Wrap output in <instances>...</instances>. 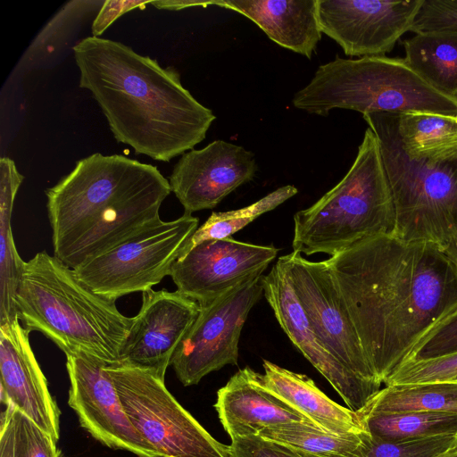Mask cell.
<instances>
[{
	"label": "cell",
	"mask_w": 457,
	"mask_h": 457,
	"mask_svg": "<svg viewBox=\"0 0 457 457\" xmlns=\"http://www.w3.org/2000/svg\"><path fill=\"white\" fill-rule=\"evenodd\" d=\"M326 262L368 362L384 384L420 337L457 303V270L432 243L378 235Z\"/></svg>",
	"instance_id": "obj_1"
},
{
	"label": "cell",
	"mask_w": 457,
	"mask_h": 457,
	"mask_svg": "<svg viewBox=\"0 0 457 457\" xmlns=\"http://www.w3.org/2000/svg\"><path fill=\"white\" fill-rule=\"evenodd\" d=\"M72 49L79 87L90 91L119 143L169 162L205 138L215 115L183 87L174 67L101 37Z\"/></svg>",
	"instance_id": "obj_2"
},
{
	"label": "cell",
	"mask_w": 457,
	"mask_h": 457,
	"mask_svg": "<svg viewBox=\"0 0 457 457\" xmlns=\"http://www.w3.org/2000/svg\"><path fill=\"white\" fill-rule=\"evenodd\" d=\"M171 192L157 167L93 154L46 190L54 255L74 270L160 218Z\"/></svg>",
	"instance_id": "obj_3"
},
{
	"label": "cell",
	"mask_w": 457,
	"mask_h": 457,
	"mask_svg": "<svg viewBox=\"0 0 457 457\" xmlns=\"http://www.w3.org/2000/svg\"><path fill=\"white\" fill-rule=\"evenodd\" d=\"M19 320L66 355H81L104 364L120 361L133 317L115 302L94 293L75 271L54 255L39 252L23 262L15 295Z\"/></svg>",
	"instance_id": "obj_4"
},
{
	"label": "cell",
	"mask_w": 457,
	"mask_h": 457,
	"mask_svg": "<svg viewBox=\"0 0 457 457\" xmlns=\"http://www.w3.org/2000/svg\"><path fill=\"white\" fill-rule=\"evenodd\" d=\"M395 220L378 141L368 128L345 177L294 215L293 251L333 256L367 237L394 235Z\"/></svg>",
	"instance_id": "obj_5"
},
{
	"label": "cell",
	"mask_w": 457,
	"mask_h": 457,
	"mask_svg": "<svg viewBox=\"0 0 457 457\" xmlns=\"http://www.w3.org/2000/svg\"><path fill=\"white\" fill-rule=\"evenodd\" d=\"M296 109L328 116L333 109L363 115L428 112L457 114V97L428 84L404 58L368 56L335 60L317 69L311 81L295 94Z\"/></svg>",
	"instance_id": "obj_6"
},
{
	"label": "cell",
	"mask_w": 457,
	"mask_h": 457,
	"mask_svg": "<svg viewBox=\"0 0 457 457\" xmlns=\"http://www.w3.org/2000/svg\"><path fill=\"white\" fill-rule=\"evenodd\" d=\"M376 135L395 208V237L445 245L457 233V158L429 162L410 158L396 114L363 115Z\"/></svg>",
	"instance_id": "obj_7"
},
{
	"label": "cell",
	"mask_w": 457,
	"mask_h": 457,
	"mask_svg": "<svg viewBox=\"0 0 457 457\" xmlns=\"http://www.w3.org/2000/svg\"><path fill=\"white\" fill-rule=\"evenodd\" d=\"M134 428L161 456L232 457L167 389L155 372L125 361L104 364Z\"/></svg>",
	"instance_id": "obj_8"
},
{
	"label": "cell",
	"mask_w": 457,
	"mask_h": 457,
	"mask_svg": "<svg viewBox=\"0 0 457 457\" xmlns=\"http://www.w3.org/2000/svg\"><path fill=\"white\" fill-rule=\"evenodd\" d=\"M198 224V218L187 213L170 221L158 219L73 270L94 293L111 301L144 293L170 276Z\"/></svg>",
	"instance_id": "obj_9"
},
{
	"label": "cell",
	"mask_w": 457,
	"mask_h": 457,
	"mask_svg": "<svg viewBox=\"0 0 457 457\" xmlns=\"http://www.w3.org/2000/svg\"><path fill=\"white\" fill-rule=\"evenodd\" d=\"M262 275L250 278L199 313L175 351L170 365L185 386L196 385L225 365H237L242 328L251 309L263 295Z\"/></svg>",
	"instance_id": "obj_10"
},
{
	"label": "cell",
	"mask_w": 457,
	"mask_h": 457,
	"mask_svg": "<svg viewBox=\"0 0 457 457\" xmlns=\"http://www.w3.org/2000/svg\"><path fill=\"white\" fill-rule=\"evenodd\" d=\"M317 335L329 353L358 377L382 383L370 368L326 261L298 252L278 258Z\"/></svg>",
	"instance_id": "obj_11"
},
{
	"label": "cell",
	"mask_w": 457,
	"mask_h": 457,
	"mask_svg": "<svg viewBox=\"0 0 457 457\" xmlns=\"http://www.w3.org/2000/svg\"><path fill=\"white\" fill-rule=\"evenodd\" d=\"M423 0H318L321 33L348 56H384L410 31Z\"/></svg>",
	"instance_id": "obj_12"
},
{
	"label": "cell",
	"mask_w": 457,
	"mask_h": 457,
	"mask_svg": "<svg viewBox=\"0 0 457 457\" xmlns=\"http://www.w3.org/2000/svg\"><path fill=\"white\" fill-rule=\"evenodd\" d=\"M278 252L232 237L205 240L181 254L170 276L178 291L204 305L262 275Z\"/></svg>",
	"instance_id": "obj_13"
},
{
	"label": "cell",
	"mask_w": 457,
	"mask_h": 457,
	"mask_svg": "<svg viewBox=\"0 0 457 457\" xmlns=\"http://www.w3.org/2000/svg\"><path fill=\"white\" fill-rule=\"evenodd\" d=\"M262 284L265 299L294 345L329 382L349 409H362L381 389L382 383L358 377L329 353L312 328L279 259L268 275L262 276Z\"/></svg>",
	"instance_id": "obj_14"
},
{
	"label": "cell",
	"mask_w": 457,
	"mask_h": 457,
	"mask_svg": "<svg viewBox=\"0 0 457 457\" xmlns=\"http://www.w3.org/2000/svg\"><path fill=\"white\" fill-rule=\"evenodd\" d=\"M70 379L68 403L80 426L103 445L138 457H156L124 411L104 363L81 355H66Z\"/></svg>",
	"instance_id": "obj_15"
},
{
	"label": "cell",
	"mask_w": 457,
	"mask_h": 457,
	"mask_svg": "<svg viewBox=\"0 0 457 457\" xmlns=\"http://www.w3.org/2000/svg\"><path fill=\"white\" fill-rule=\"evenodd\" d=\"M200 304L179 291L142 293V304L123 345L120 361L150 370L165 378L167 368L194 323Z\"/></svg>",
	"instance_id": "obj_16"
},
{
	"label": "cell",
	"mask_w": 457,
	"mask_h": 457,
	"mask_svg": "<svg viewBox=\"0 0 457 457\" xmlns=\"http://www.w3.org/2000/svg\"><path fill=\"white\" fill-rule=\"evenodd\" d=\"M257 171L253 153L243 146L215 140L200 150L182 154L170 176V186L184 208L192 214L212 209Z\"/></svg>",
	"instance_id": "obj_17"
},
{
	"label": "cell",
	"mask_w": 457,
	"mask_h": 457,
	"mask_svg": "<svg viewBox=\"0 0 457 457\" xmlns=\"http://www.w3.org/2000/svg\"><path fill=\"white\" fill-rule=\"evenodd\" d=\"M18 316L0 322L1 400L29 417L56 442L60 414Z\"/></svg>",
	"instance_id": "obj_18"
},
{
	"label": "cell",
	"mask_w": 457,
	"mask_h": 457,
	"mask_svg": "<svg viewBox=\"0 0 457 457\" xmlns=\"http://www.w3.org/2000/svg\"><path fill=\"white\" fill-rule=\"evenodd\" d=\"M214 407L231 440L259 435L265 428L290 422L317 427L270 392L264 385L262 374L248 366L239 370L219 389Z\"/></svg>",
	"instance_id": "obj_19"
},
{
	"label": "cell",
	"mask_w": 457,
	"mask_h": 457,
	"mask_svg": "<svg viewBox=\"0 0 457 457\" xmlns=\"http://www.w3.org/2000/svg\"><path fill=\"white\" fill-rule=\"evenodd\" d=\"M212 4L247 17L273 42L308 59L321 38L318 0H227Z\"/></svg>",
	"instance_id": "obj_20"
},
{
	"label": "cell",
	"mask_w": 457,
	"mask_h": 457,
	"mask_svg": "<svg viewBox=\"0 0 457 457\" xmlns=\"http://www.w3.org/2000/svg\"><path fill=\"white\" fill-rule=\"evenodd\" d=\"M262 365L265 386L320 428L334 434L367 431L356 411L331 400L306 375L267 360Z\"/></svg>",
	"instance_id": "obj_21"
},
{
	"label": "cell",
	"mask_w": 457,
	"mask_h": 457,
	"mask_svg": "<svg viewBox=\"0 0 457 457\" xmlns=\"http://www.w3.org/2000/svg\"><path fill=\"white\" fill-rule=\"evenodd\" d=\"M396 116L401 144L410 158L429 162L457 158V114L413 112Z\"/></svg>",
	"instance_id": "obj_22"
},
{
	"label": "cell",
	"mask_w": 457,
	"mask_h": 457,
	"mask_svg": "<svg viewBox=\"0 0 457 457\" xmlns=\"http://www.w3.org/2000/svg\"><path fill=\"white\" fill-rule=\"evenodd\" d=\"M404 60L436 90L457 97V30L421 32L403 42Z\"/></svg>",
	"instance_id": "obj_23"
},
{
	"label": "cell",
	"mask_w": 457,
	"mask_h": 457,
	"mask_svg": "<svg viewBox=\"0 0 457 457\" xmlns=\"http://www.w3.org/2000/svg\"><path fill=\"white\" fill-rule=\"evenodd\" d=\"M259 436L287 446L301 457H359L372 443L368 431L334 434L304 422L274 426Z\"/></svg>",
	"instance_id": "obj_24"
},
{
	"label": "cell",
	"mask_w": 457,
	"mask_h": 457,
	"mask_svg": "<svg viewBox=\"0 0 457 457\" xmlns=\"http://www.w3.org/2000/svg\"><path fill=\"white\" fill-rule=\"evenodd\" d=\"M411 411L457 413V380L386 386L356 412L370 415Z\"/></svg>",
	"instance_id": "obj_25"
},
{
	"label": "cell",
	"mask_w": 457,
	"mask_h": 457,
	"mask_svg": "<svg viewBox=\"0 0 457 457\" xmlns=\"http://www.w3.org/2000/svg\"><path fill=\"white\" fill-rule=\"evenodd\" d=\"M375 440L396 443L457 435V413L411 411L358 415Z\"/></svg>",
	"instance_id": "obj_26"
},
{
	"label": "cell",
	"mask_w": 457,
	"mask_h": 457,
	"mask_svg": "<svg viewBox=\"0 0 457 457\" xmlns=\"http://www.w3.org/2000/svg\"><path fill=\"white\" fill-rule=\"evenodd\" d=\"M104 1L73 0L66 3L41 29L22 55L21 65L36 68L62 48L82 22L99 11Z\"/></svg>",
	"instance_id": "obj_27"
},
{
	"label": "cell",
	"mask_w": 457,
	"mask_h": 457,
	"mask_svg": "<svg viewBox=\"0 0 457 457\" xmlns=\"http://www.w3.org/2000/svg\"><path fill=\"white\" fill-rule=\"evenodd\" d=\"M297 192L295 187L287 185L278 187L246 207L233 211L212 212L206 221L198 227L189 238L181 254L205 240L231 237L233 234L247 226L260 215L275 209L296 195Z\"/></svg>",
	"instance_id": "obj_28"
},
{
	"label": "cell",
	"mask_w": 457,
	"mask_h": 457,
	"mask_svg": "<svg viewBox=\"0 0 457 457\" xmlns=\"http://www.w3.org/2000/svg\"><path fill=\"white\" fill-rule=\"evenodd\" d=\"M456 352L457 303L420 337L412 346L406 361L432 359Z\"/></svg>",
	"instance_id": "obj_29"
},
{
	"label": "cell",
	"mask_w": 457,
	"mask_h": 457,
	"mask_svg": "<svg viewBox=\"0 0 457 457\" xmlns=\"http://www.w3.org/2000/svg\"><path fill=\"white\" fill-rule=\"evenodd\" d=\"M457 378V352L426 360L409 361L385 382L386 386L453 381Z\"/></svg>",
	"instance_id": "obj_30"
},
{
	"label": "cell",
	"mask_w": 457,
	"mask_h": 457,
	"mask_svg": "<svg viewBox=\"0 0 457 457\" xmlns=\"http://www.w3.org/2000/svg\"><path fill=\"white\" fill-rule=\"evenodd\" d=\"M14 457H62L56 441L12 406Z\"/></svg>",
	"instance_id": "obj_31"
},
{
	"label": "cell",
	"mask_w": 457,
	"mask_h": 457,
	"mask_svg": "<svg viewBox=\"0 0 457 457\" xmlns=\"http://www.w3.org/2000/svg\"><path fill=\"white\" fill-rule=\"evenodd\" d=\"M455 447L457 435L396 443L372 438L370 446L359 457H441Z\"/></svg>",
	"instance_id": "obj_32"
},
{
	"label": "cell",
	"mask_w": 457,
	"mask_h": 457,
	"mask_svg": "<svg viewBox=\"0 0 457 457\" xmlns=\"http://www.w3.org/2000/svg\"><path fill=\"white\" fill-rule=\"evenodd\" d=\"M457 30V0H423L410 31Z\"/></svg>",
	"instance_id": "obj_33"
},
{
	"label": "cell",
	"mask_w": 457,
	"mask_h": 457,
	"mask_svg": "<svg viewBox=\"0 0 457 457\" xmlns=\"http://www.w3.org/2000/svg\"><path fill=\"white\" fill-rule=\"evenodd\" d=\"M229 447L232 457H301L287 446L259 435L232 439Z\"/></svg>",
	"instance_id": "obj_34"
},
{
	"label": "cell",
	"mask_w": 457,
	"mask_h": 457,
	"mask_svg": "<svg viewBox=\"0 0 457 457\" xmlns=\"http://www.w3.org/2000/svg\"><path fill=\"white\" fill-rule=\"evenodd\" d=\"M152 1L106 0L96 15L92 24L93 37L100 36L108 27L124 13L136 9L145 8Z\"/></svg>",
	"instance_id": "obj_35"
},
{
	"label": "cell",
	"mask_w": 457,
	"mask_h": 457,
	"mask_svg": "<svg viewBox=\"0 0 457 457\" xmlns=\"http://www.w3.org/2000/svg\"><path fill=\"white\" fill-rule=\"evenodd\" d=\"M5 411L2 414L0 432V457H14L13 428L12 421L11 404H5Z\"/></svg>",
	"instance_id": "obj_36"
},
{
	"label": "cell",
	"mask_w": 457,
	"mask_h": 457,
	"mask_svg": "<svg viewBox=\"0 0 457 457\" xmlns=\"http://www.w3.org/2000/svg\"><path fill=\"white\" fill-rule=\"evenodd\" d=\"M441 249L457 270V233L454 234Z\"/></svg>",
	"instance_id": "obj_37"
},
{
	"label": "cell",
	"mask_w": 457,
	"mask_h": 457,
	"mask_svg": "<svg viewBox=\"0 0 457 457\" xmlns=\"http://www.w3.org/2000/svg\"><path fill=\"white\" fill-rule=\"evenodd\" d=\"M441 457H457V447L452 449L451 451L442 455Z\"/></svg>",
	"instance_id": "obj_38"
},
{
	"label": "cell",
	"mask_w": 457,
	"mask_h": 457,
	"mask_svg": "<svg viewBox=\"0 0 457 457\" xmlns=\"http://www.w3.org/2000/svg\"><path fill=\"white\" fill-rule=\"evenodd\" d=\"M156 457H169V456H156Z\"/></svg>",
	"instance_id": "obj_39"
},
{
	"label": "cell",
	"mask_w": 457,
	"mask_h": 457,
	"mask_svg": "<svg viewBox=\"0 0 457 457\" xmlns=\"http://www.w3.org/2000/svg\"><path fill=\"white\" fill-rule=\"evenodd\" d=\"M454 380H457V378Z\"/></svg>",
	"instance_id": "obj_40"
}]
</instances>
